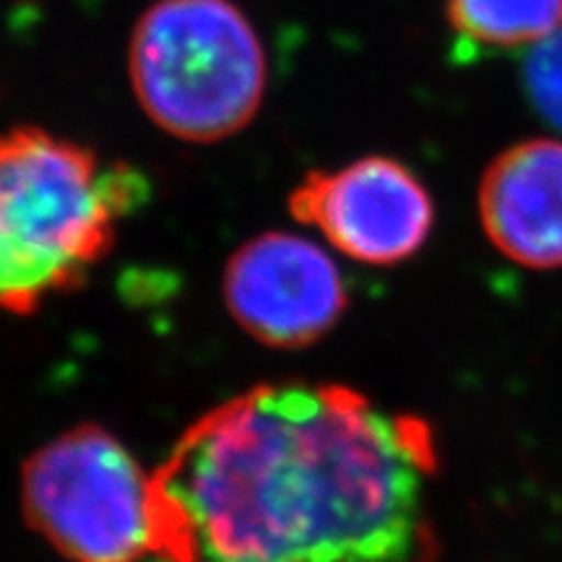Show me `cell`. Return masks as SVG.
Instances as JSON below:
<instances>
[{
    "instance_id": "9",
    "label": "cell",
    "mask_w": 562,
    "mask_h": 562,
    "mask_svg": "<svg viewBox=\"0 0 562 562\" xmlns=\"http://www.w3.org/2000/svg\"><path fill=\"white\" fill-rule=\"evenodd\" d=\"M524 79L539 115L562 131V30L533 45Z\"/></svg>"
},
{
    "instance_id": "5",
    "label": "cell",
    "mask_w": 562,
    "mask_h": 562,
    "mask_svg": "<svg viewBox=\"0 0 562 562\" xmlns=\"http://www.w3.org/2000/svg\"><path fill=\"white\" fill-rule=\"evenodd\" d=\"M290 211L341 256L378 269L417 256L435 227L425 182L404 161L381 154L307 172L290 195Z\"/></svg>"
},
{
    "instance_id": "4",
    "label": "cell",
    "mask_w": 562,
    "mask_h": 562,
    "mask_svg": "<svg viewBox=\"0 0 562 562\" xmlns=\"http://www.w3.org/2000/svg\"><path fill=\"white\" fill-rule=\"evenodd\" d=\"M21 510L68 562L159 560L154 472L100 425L74 427L24 461Z\"/></svg>"
},
{
    "instance_id": "1",
    "label": "cell",
    "mask_w": 562,
    "mask_h": 562,
    "mask_svg": "<svg viewBox=\"0 0 562 562\" xmlns=\"http://www.w3.org/2000/svg\"><path fill=\"white\" fill-rule=\"evenodd\" d=\"M432 425L336 383H263L154 469L159 562H435Z\"/></svg>"
},
{
    "instance_id": "6",
    "label": "cell",
    "mask_w": 562,
    "mask_h": 562,
    "mask_svg": "<svg viewBox=\"0 0 562 562\" xmlns=\"http://www.w3.org/2000/svg\"><path fill=\"white\" fill-rule=\"evenodd\" d=\"M224 300L245 334L277 349L321 341L349 307L334 258L292 232H263L237 248L224 271Z\"/></svg>"
},
{
    "instance_id": "7",
    "label": "cell",
    "mask_w": 562,
    "mask_h": 562,
    "mask_svg": "<svg viewBox=\"0 0 562 562\" xmlns=\"http://www.w3.org/2000/svg\"><path fill=\"white\" fill-rule=\"evenodd\" d=\"M480 222L508 261L562 269V140L526 138L497 154L480 182Z\"/></svg>"
},
{
    "instance_id": "2",
    "label": "cell",
    "mask_w": 562,
    "mask_h": 562,
    "mask_svg": "<svg viewBox=\"0 0 562 562\" xmlns=\"http://www.w3.org/2000/svg\"><path fill=\"white\" fill-rule=\"evenodd\" d=\"M149 180L37 125L0 133V307L30 315L83 284Z\"/></svg>"
},
{
    "instance_id": "8",
    "label": "cell",
    "mask_w": 562,
    "mask_h": 562,
    "mask_svg": "<svg viewBox=\"0 0 562 562\" xmlns=\"http://www.w3.org/2000/svg\"><path fill=\"white\" fill-rule=\"evenodd\" d=\"M448 24L474 50H516L562 30V0H448Z\"/></svg>"
},
{
    "instance_id": "3",
    "label": "cell",
    "mask_w": 562,
    "mask_h": 562,
    "mask_svg": "<svg viewBox=\"0 0 562 562\" xmlns=\"http://www.w3.org/2000/svg\"><path fill=\"white\" fill-rule=\"evenodd\" d=\"M128 79L159 131L216 144L261 112L269 58L235 0H154L131 32Z\"/></svg>"
}]
</instances>
